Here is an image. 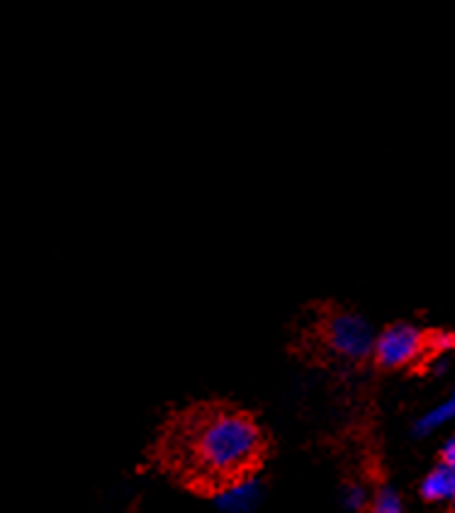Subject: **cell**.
<instances>
[{
  "label": "cell",
  "mask_w": 455,
  "mask_h": 513,
  "mask_svg": "<svg viewBox=\"0 0 455 513\" xmlns=\"http://www.w3.org/2000/svg\"><path fill=\"white\" fill-rule=\"evenodd\" d=\"M266 438L249 414L200 404L173 419L161 438V460L190 489L219 494L254 479Z\"/></svg>",
  "instance_id": "obj_1"
},
{
  "label": "cell",
  "mask_w": 455,
  "mask_h": 513,
  "mask_svg": "<svg viewBox=\"0 0 455 513\" xmlns=\"http://www.w3.org/2000/svg\"><path fill=\"white\" fill-rule=\"evenodd\" d=\"M319 336L324 346L339 358L361 363L373 353V329L363 317L353 312H331L319 324Z\"/></svg>",
  "instance_id": "obj_2"
},
{
  "label": "cell",
  "mask_w": 455,
  "mask_h": 513,
  "mask_svg": "<svg viewBox=\"0 0 455 513\" xmlns=\"http://www.w3.org/2000/svg\"><path fill=\"white\" fill-rule=\"evenodd\" d=\"M429 351V334L412 324H392L375 338L373 358L380 368H404Z\"/></svg>",
  "instance_id": "obj_3"
},
{
  "label": "cell",
  "mask_w": 455,
  "mask_h": 513,
  "mask_svg": "<svg viewBox=\"0 0 455 513\" xmlns=\"http://www.w3.org/2000/svg\"><path fill=\"white\" fill-rule=\"evenodd\" d=\"M421 496L426 501H434V504L438 501L455 504V467L446 465V462L436 465L421 482Z\"/></svg>",
  "instance_id": "obj_4"
},
{
  "label": "cell",
  "mask_w": 455,
  "mask_h": 513,
  "mask_svg": "<svg viewBox=\"0 0 455 513\" xmlns=\"http://www.w3.org/2000/svg\"><path fill=\"white\" fill-rule=\"evenodd\" d=\"M258 496H261V487H258L256 479H246V482L234 484V487L224 489L219 492L217 506L227 513H241V511H251L256 506Z\"/></svg>",
  "instance_id": "obj_5"
},
{
  "label": "cell",
  "mask_w": 455,
  "mask_h": 513,
  "mask_svg": "<svg viewBox=\"0 0 455 513\" xmlns=\"http://www.w3.org/2000/svg\"><path fill=\"white\" fill-rule=\"evenodd\" d=\"M451 421H455V390L448 394L446 399L434 404L424 416H419L417 424H414V433H417V436H429V433L451 424Z\"/></svg>",
  "instance_id": "obj_6"
},
{
  "label": "cell",
  "mask_w": 455,
  "mask_h": 513,
  "mask_svg": "<svg viewBox=\"0 0 455 513\" xmlns=\"http://www.w3.org/2000/svg\"><path fill=\"white\" fill-rule=\"evenodd\" d=\"M373 513H404L402 499L397 496L395 489L383 487L373 499Z\"/></svg>",
  "instance_id": "obj_7"
},
{
  "label": "cell",
  "mask_w": 455,
  "mask_h": 513,
  "mask_svg": "<svg viewBox=\"0 0 455 513\" xmlns=\"http://www.w3.org/2000/svg\"><path fill=\"white\" fill-rule=\"evenodd\" d=\"M346 504L351 506V509H363V506H365L363 487H358V484H351V487H346Z\"/></svg>",
  "instance_id": "obj_8"
},
{
  "label": "cell",
  "mask_w": 455,
  "mask_h": 513,
  "mask_svg": "<svg viewBox=\"0 0 455 513\" xmlns=\"http://www.w3.org/2000/svg\"><path fill=\"white\" fill-rule=\"evenodd\" d=\"M441 462H446V465L455 467V436H451L446 443H443Z\"/></svg>",
  "instance_id": "obj_9"
}]
</instances>
